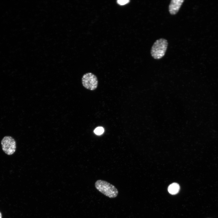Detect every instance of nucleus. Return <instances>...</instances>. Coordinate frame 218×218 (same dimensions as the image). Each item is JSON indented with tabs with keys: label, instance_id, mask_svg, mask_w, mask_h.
<instances>
[{
	"label": "nucleus",
	"instance_id": "nucleus-1",
	"mask_svg": "<svg viewBox=\"0 0 218 218\" xmlns=\"http://www.w3.org/2000/svg\"><path fill=\"white\" fill-rule=\"evenodd\" d=\"M96 188L105 196L110 198L116 197L118 191L115 187L105 180H98L95 183Z\"/></svg>",
	"mask_w": 218,
	"mask_h": 218
},
{
	"label": "nucleus",
	"instance_id": "nucleus-2",
	"mask_svg": "<svg viewBox=\"0 0 218 218\" xmlns=\"http://www.w3.org/2000/svg\"><path fill=\"white\" fill-rule=\"evenodd\" d=\"M168 44L167 40L164 38H160L156 40L151 48V56L156 59L162 58L165 54Z\"/></svg>",
	"mask_w": 218,
	"mask_h": 218
},
{
	"label": "nucleus",
	"instance_id": "nucleus-3",
	"mask_svg": "<svg viewBox=\"0 0 218 218\" xmlns=\"http://www.w3.org/2000/svg\"><path fill=\"white\" fill-rule=\"evenodd\" d=\"M81 81L84 87L90 91L94 90L98 86L97 78L95 75L91 72L84 74L82 77Z\"/></svg>",
	"mask_w": 218,
	"mask_h": 218
},
{
	"label": "nucleus",
	"instance_id": "nucleus-4",
	"mask_svg": "<svg viewBox=\"0 0 218 218\" xmlns=\"http://www.w3.org/2000/svg\"><path fill=\"white\" fill-rule=\"evenodd\" d=\"M2 149L8 155L13 154L16 148V142L14 139L10 136L4 137L1 140Z\"/></svg>",
	"mask_w": 218,
	"mask_h": 218
},
{
	"label": "nucleus",
	"instance_id": "nucleus-5",
	"mask_svg": "<svg viewBox=\"0 0 218 218\" xmlns=\"http://www.w3.org/2000/svg\"><path fill=\"white\" fill-rule=\"evenodd\" d=\"M184 0H171L169 5V11L172 15L176 14L179 11Z\"/></svg>",
	"mask_w": 218,
	"mask_h": 218
},
{
	"label": "nucleus",
	"instance_id": "nucleus-6",
	"mask_svg": "<svg viewBox=\"0 0 218 218\" xmlns=\"http://www.w3.org/2000/svg\"><path fill=\"white\" fill-rule=\"evenodd\" d=\"M179 185L176 183L170 184L168 187V191L169 193L172 195L177 193L180 190Z\"/></svg>",
	"mask_w": 218,
	"mask_h": 218
},
{
	"label": "nucleus",
	"instance_id": "nucleus-7",
	"mask_svg": "<svg viewBox=\"0 0 218 218\" xmlns=\"http://www.w3.org/2000/svg\"><path fill=\"white\" fill-rule=\"evenodd\" d=\"M94 132L96 134L101 135L104 132V129L102 127H98L95 129Z\"/></svg>",
	"mask_w": 218,
	"mask_h": 218
},
{
	"label": "nucleus",
	"instance_id": "nucleus-8",
	"mask_svg": "<svg viewBox=\"0 0 218 218\" xmlns=\"http://www.w3.org/2000/svg\"><path fill=\"white\" fill-rule=\"evenodd\" d=\"M129 0H118L117 1V3L120 5H125L129 2Z\"/></svg>",
	"mask_w": 218,
	"mask_h": 218
},
{
	"label": "nucleus",
	"instance_id": "nucleus-9",
	"mask_svg": "<svg viewBox=\"0 0 218 218\" xmlns=\"http://www.w3.org/2000/svg\"><path fill=\"white\" fill-rule=\"evenodd\" d=\"M0 218H2V215L1 213L0 212Z\"/></svg>",
	"mask_w": 218,
	"mask_h": 218
}]
</instances>
